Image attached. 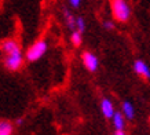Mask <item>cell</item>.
Returning <instances> with one entry per match:
<instances>
[{
	"label": "cell",
	"mask_w": 150,
	"mask_h": 135,
	"mask_svg": "<svg viewBox=\"0 0 150 135\" xmlns=\"http://www.w3.org/2000/svg\"><path fill=\"white\" fill-rule=\"evenodd\" d=\"M70 41H72L73 45H76V47H79V45H81L83 43V33H80L79 31H72V35H70Z\"/></svg>",
	"instance_id": "cell-12"
},
{
	"label": "cell",
	"mask_w": 150,
	"mask_h": 135,
	"mask_svg": "<svg viewBox=\"0 0 150 135\" xmlns=\"http://www.w3.org/2000/svg\"><path fill=\"white\" fill-rule=\"evenodd\" d=\"M48 50V43L44 39H40V40L35 41L29 48L26 50V54H25V58L29 62H36L39 59H41L44 57V54Z\"/></svg>",
	"instance_id": "cell-2"
},
{
	"label": "cell",
	"mask_w": 150,
	"mask_h": 135,
	"mask_svg": "<svg viewBox=\"0 0 150 135\" xmlns=\"http://www.w3.org/2000/svg\"><path fill=\"white\" fill-rule=\"evenodd\" d=\"M99 109H100V113L103 114V117L105 119H108V120H110L112 116H113V113L116 112V109H114V104L110 101L109 98H103L102 101H100Z\"/></svg>",
	"instance_id": "cell-6"
},
{
	"label": "cell",
	"mask_w": 150,
	"mask_h": 135,
	"mask_svg": "<svg viewBox=\"0 0 150 135\" xmlns=\"http://www.w3.org/2000/svg\"><path fill=\"white\" fill-rule=\"evenodd\" d=\"M110 120H112V124H113L114 130H124L125 128L127 119L124 117V114L121 112H114Z\"/></svg>",
	"instance_id": "cell-8"
},
{
	"label": "cell",
	"mask_w": 150,
	"mask_h": 135,
	"mask_svg": "<svg viewBox=\"0 0 150 135\" xmlns=\"http://www.w3.org/2000/svg\"><path fill=\"white\" fill-rule=\"evenodd\" d=\"M121 113L127 120H134L135 119V106L129 101H124L121 105Z\"/></svg>",
	"instance_id": "cell-9"
},
{
	"label": "cell",
	"mask_w": 150,
	"mask_h": 135,
	"mask_svg": "<svg viewBox=\"0 0 150 135\" xmlns=\"http://www.w3.org/2000/svg\"><path fill=\"white\" fill-rule=\"evenodd\" d=\"M23 65V55L22 51H17V53H11L7 54L4 58V66L11 70V72H17L19 70Z\"/></svg>",
	"instance_id": "cell-3"
},
{
	"label": "cell",
	"mask_w": 150,
	"mask_h": 135,
	"mask_svg": "<svg viewBox=\"0 0 150 135\" xmlns=\"http://www.w3.org/2000/svg\"><path fill=\"white\" fill-rule=\"evenodd\" d=\"M113 135H127L124 130H114V134Z\"/></svg>",
	"instance_id": "cell-16"
},
{
	"label": "cell",
	"mask_w": 150,
	"mask_h": 135,
	"mask_svg": "<svg viewBox=\"0 0 150 135\" xmlns=\"http://www.w3.org/2000/svg\"><path fill=\"white\" fill-rule=\"evenodd\" d=\"M81 61L84 68L88 72H96L98 68H99V59L91 51H84L81 54Z\"/></svg>",
	"instance_id": "cell-4"
},
{
	"label": "cell",
	"mask_w": 150,
	"mask_h": 135,
	"mask_svg": "<svg viewBox=\"0 0 150 135\" xmlns=\"http://www.w3.org/2000/svg\"><path fill=\"white\" fill-rule=\"evenodd\" d=\"M87 29V23H86V19L83 17H76V31H79L80 33H84Z\"/></svg>",
	"instance_id": "cell-13"
},
{
	"label": "cell",
	"mask_w": 150,
	"mask_h": 135,
	"mask_svg": "<svg viewBox=\"0 0 150 135\" xmlns=\"http://www.w3.org/2000/svg\"><path fill=\"white\" fill-rule=\"evenodd\" d=\"M102 26H103L106 31H112V29H114V23L112 22V21H109V19H106V21H103Z\"/></svg>",
	"instance_id": "cell-14"
},
{
	"label": "cell",
	"mask_w": 150,
	"mask_h": 135,
	"mask_svg": "<svg viewBox=\"0 0 150 135\" xmlns=\"http://www.w3.org/2000/svg\"><path fill=\"white\" fill-rule=\"evenodd\" d=\"M64 19H65V25L68 26V29H70V31L76 29V17L68 9H64Z\"/></svg>",
	"instance_id": "cell-10"
},
{
	"label": "cell",
	"mask_w": 150,
	"mask_h": 135,
	"mask_svg": "<svg viewBox=\"0 0 150 135\" xmlns=\"http://www.w3.org/2000/svg\"><path fill=\"white\" fill-rule=\"evenodd\" d=\"M134 72L137 73L138 76L146 79V80L150 79V66L142 59H137L134 62Z\"/></svg>",
	"instance_id": "cell-5"
},
{
	"label": "cell",
	"mask_w": 150,
	"mask_h": 135,
	"mask_svg": "<svg viewBox=\"0 0 150 135\" xmlns=\"http://www.w3.org/2000/svg\"><path fill=\"white\" fill-rule=\"evenodd\" d=\"M1 51L4 53L6 55L11 54V53H17V51H21V47L14 39H7L1 43Z\"/></svg>",
	"instance_id": "cell-7"
},
{
	"label": "cell",
	"mask_w": 150,
	"mask_h": 135,
	"mask_svg": "<svg viewBox=\"0 0 150 135\" xmlns=\"http://www.w3.org/2000/svg\"><path fill=\"white\" fill-rule=\"evenodd\" d=\"M81 3H83V0H69V4H70L72 9H79L81 6Z\"/></svg>",
	"instance_id": "cell-15"
},
{
	"label": "cell",
	"mask_w": 150,
	"mask_h": 135,
	"mask_svg": "<svg viewBox=\"0 0 150 135\" xmlns=\"http://www.w3.org/2000/svg\"><path fill=\"white\" fill-rule=\"evenodd\" d=\"M14 127L7 120H0V135H13Z\"/></svg>",
	"instance_id": "cell-11"
},
{
	"label": "cell",
	"mask_w": 150,
	"mask_h": 135,
	"mask_svg": "<svg viewBox=\"0 0 150 135\" xmlns=\"http://www.w3.org/2000/svg\"><path fill=\"white\" fill-rule=\"evenodd\" d=\"M110 10L113 18L118 22H127L131 18V7L127 0H110Z\"/></svg>",
	"instance_id": "cell-1"
}]
</instances>
